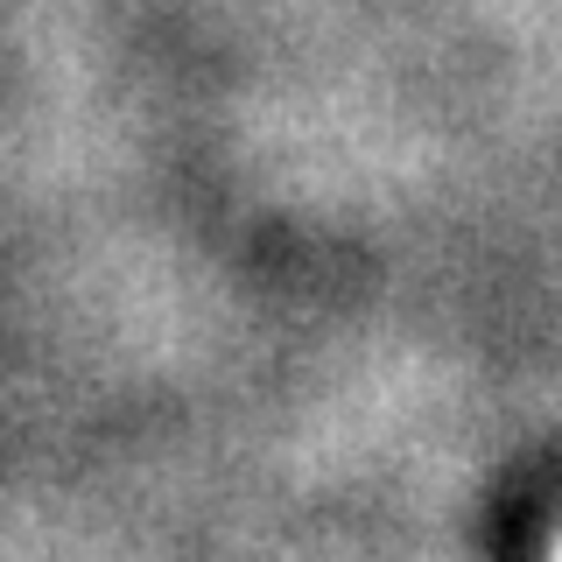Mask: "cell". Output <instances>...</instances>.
I'll list each match as a JSON object with an SVG mask.
<instances>
[{"label":"cell","instance_id":"obj_1","mask_svg":"<svg viewBox=\"0 0 562 562\" xmlns=\"http://www.w3.org/2000/svg\"><path fill=\"white\" fill-rule=\"evenodd\" d=\"M555 549H562V541H555Z\"/></svg>","mask_w":562,"mask_h":562}]
</instances>
